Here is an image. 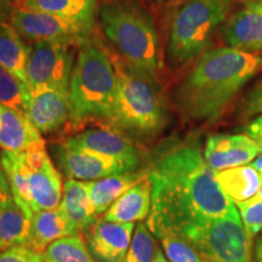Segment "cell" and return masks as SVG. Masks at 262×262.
<instances>
[{"mask_svg": "<svg viewBox=\"0 0 262 262\" xmlns=\"http://www.w3.org/2000/svg\"><path fill=\"white\" fill-rule=\"evenodd\" d=\"M147 175L152 185L147 226L153 235L162 232L179 234L222 217L235 206L222 191L196 141L170 149L147 168Z\"/></svg>", "mask_w": 262, "mask_h": 262, "instance_id": "1", "label": "cell"}, {"mask_svg": "<svg viewBox=\"0 0 262 262\" xmlns=\"http://www.w3.org/2000/svg\"><path fill=\"white\" fill-rule=\"evenodd\" d=\"M262 67V57L229 47L206 50L173 93V103L186 120L211 124Z\"/></svg>", "mask_w": 262, "mask_h": 262, "instance_id": "2", "label": "cell"}, {"mask_svg": "<svg viewBox=\"0 0 262 262\" xmlns=\"http://www.w3.org/2000/svg\"><path fill=\"white\" fill-rule=\"evenodd\" d=\"M117 91L106 122L133 140L159 135L169 120L165 97L156 79L143 77L116 62Z\"/></svg>", "mask_w": 262, "mask_h": 262, "instance_id": "3", "label": "cell"}, {"mask_svg": "<svg viewBox=\"0 0 262 262\" xmlns=\"http://www.w3.org/2000/svg\"><path fill=\"white\" fill-rule=\"evenodd\" d=\"M101 28L124 63L143 77L156 79L159 41L152 18L133 0H108L98 11Z\"/></svg>", "mask_w": 262, "mask_h": 262, "instance_id": "4", "label": "cell"}, {"mask_svg": "<svg viewBox=\"0 0 262 262\" xmlns=\"http://www.w3.org/2000/svg\"><path fill=\"white\" fill-rule=\"evenodd\" d=\"M0 163L14 201L29 217L60 205L63 182L44 140L21 150H2Z\"/></svg>", "mask_w": 262, "mask_h": 262, "instance_id": "5", "label": "cell"}, {"mask_svg": "<svg viewBox=\"0 0 262 262\" xmlns=\"http://www.w3.org/2000/svg\"><path fill=\"white\" fill-rule=\"evenodd\" d=\"M117 91V70L98 42L88 38L78 47L70 81L72 123L106 120Z\"/></svg>", "mask_w": 262, "mask_h": 262, "instance_id": "6", "label": "cell"}, {"mask_svg": "<svg viewBox=\"0 0 262 262\" xmlns=\"http://www.w3.org/2000/svg\"><path fill=\"white\" fill-rule=\"evenodd\" d=\"M233 0H189L176 8L169 29L166 58L180 68L204 54L231 14Z\"/></svg>", "mask_w": 262, "mask_h": 262, "instance_id": "7", "label": "cell"}, {"mask_svg": "<svg viewBox=\"0 0 262 262\" xmlns=\"http://www.w3.org/2000/svg\"><path fill=\"white\" fill-rule=\"evenodd\" d=\"M193 245L204 262H251V245L237 206L222 217L179 233Z\"/></svg>", "mask_w": 262, "mask_h": 262, "instance_id": "8", "label": "cell"}, {"mask_svg": "<svg viewBox=\"0 0 262 262\" xmlns=\"http://www.w3.org/2000/svg\"><path fill=\"white\" fill-rule=\"evenodd\" d=\"M75 45L60 41L33 42L26 63V79L31 90L51 88L70 91L75 63Z\"/></svg>", "mask_w": 262, "mask_h": 262, "instance_id": "9", "label": "cell"}, {"mask_svg": "<svg viewBox=\"0 0 262 262\" xmlns=\"http://www.w3.org/2000/svg\"><path fill=\"white\" fill-rule=\"evenodd\" d=\"M10 25L25 40L60 41L79 47L91 33L70 19L60 16L15 6Z\"/></svg>", "mask_w": 262, "mask_h": 262, "instance_id": "10", "label": "cell"}, {"mask_svg": "<svg viewBox=\"0 0 262 262\" xmlns=\"http://www.w3.org/2000/svg\"><path fill=\"white\" fill-rule=\"evenodd\" d=\"M58 168L68 179L93 181L111 175L136 171L141 168L93 150L61 143L54 147Z\"/></svg>", "mask_w": 262, "mask_h": 262, "instance_id": "11", "label": "cell"}, {"mask_svg": "<svg viewBox=\"0 0 262 262\" xmlns=\"http://www.w3.org/2000/svg\"><path fill=\"white\" fill-rule=\"evenodd\" d=\"M262 150L245 134H212L206 137L203 156L215 171L253 163Z\"/></svg>", "mask_w": 262, "mask_h": 262, "instance_id": "12", "label": "cell"}, {"mask_svg": "<svg viewBox=\"0 0 262 262\" xmlns=\"http://www.w3.org/2000/svg\"><path fill=\"white\" fill-rule=\"evenodd\" d=\"M27 118L40 134L61 130L72 120L70 91L51 88L31 90Z\"/></svg>", "mask_w": 262, "mask_h": 262, "instance_id": "13", "label": "cell"}, {"mask_svg": "<svg viewBox=\"0 0 262 262\" xmlns=\"http://www.w3.org/2000/svg\"><path fill=\"white\" fill-rule=\"evenodd\" d=\"M66 145L78 148L93 150L101 155L124 160L141 168L143 155L142 149L135 140L112 129H89L70 137L64 141Z\"/></svg>", "mask_w": 262, "mask_h": 262, "instance_id": "14", "label": "cell"}, {"mask_svg": "<svg viewBox=\"0 0 262 262\" xmlns=\"http://www.w3.org/2000/svg\"><path fill=\"white\" fill-rule=\"evenodd\" d=\"M135 224L98 219L86 232V245L96 262H122L133 241Z\"/></svg>", "mask_w": 262, "mask_h": 262, "instance_id": "15", "label": "cell"}, {"mask_svg": "<svg viewBox=\"0 0 262 262\" xmlns=\"http://www.w3.org/2000/svg\"><path fill=\"white\" fill-rule=\"evenodd\" d=\"M226 45L248 54L262 52V8L245 3L244 8L229 15L221 28Z\"/></svg>", "mask_w": 262, "mask_h": 262, "instance_id": "16", "label": "cell"}, {"mask_svg": "<svg viewBox=\"0 0 262 262\" xmlns=\"http://www.w3.org/2000/svg\"><path fill=\"white\" fill-rule=\"evenodd\" d=\"M57 208L75 234L89 231L100 217L91 205L88 181L67 179L63 183V192Z\"/></svg>", "mask_w": 262, "mask_h": 262, "instance_id": "17", "label": "cell"}, {"mask_svg": "<svg viewBox=\"0 0 262 262\" xmlns=\"http://www.w3.org/2000/svg\"><path fill=\"white\" fill-rule=\"evenodd\" d=\"M152 208V185L147 175L135 186L123 193L107 209L102 219L112 222H141L148 219Z\"/></svg>", "mask_w": 262, "mask_h": 262, "instance_id": "18", "label": "cell"}, {"mask_svg": "<svg viewBox=\"0 0 262 262\" xmlns=\"http://www.w3.org/2000/svg\"><path fill=\"white\" fill-rule=\"evenodd\" d=\"M146 178L147 169H139L136 171L118 173L88 181L90 202L96 215L101 216L104 214L113 202L117 201L123 193Z\"/></svg>", "mask_w": 262, "mask_h": 262, "instance_id": "19", "label": "cell"}, {"mask_svg": "<svg viewBox=\"0 0 262 262\" xmlns=\"http://www.w3.org/2000/svg\"><path fill=\"white\" fill-rule=\"evenodd\" d=\"M39 141L41 134L27 117L0 103V149L21 150Z\"/></svg>", "mask_w": 262, "mask_h": 262, "instance_id": "20", "label": "cell"}, {"mask_svg": "<svg viewBox=\"0 0 262 262\" xmlns=\"http://www.w3.org/2000/svg\"><path fill=\"white\" fill-rule=\"evenodd\" d=\"M74 234L73 228L58 208L41 210L33 215L31 232L26 247L42 254L55 241Z\"/></svg>", "mask_w": 262, "mask_h": 262, "instance_id": "21", "label": "cell"}, {"mask_svg": "<svg viewBox=\"0 0 262 262\" xmlns=\"http://www.w3.org/2000/svg\"><path fill=\"white\" fill-rule=\"evenodd\" d=\"M215 176L222 191L234 204L254 198L262 181V172L251 165L215 171Z\"/></svg>", "mask_w": 262, "mask_h": 262, "instance_id": "22", "label": "cell"}, {"mask_svg": "<svg viewBox=\"0 0 262 262\" xmlns=\"http://www.w3.org/2000/svg\"><path fill=\"white\" fill-rule=\"evenodd\" d=\"M15 6L60 16L75 22L89 33H93L95 28L97 10L80 4L75 0H18L15 2Z\"/></svg>", "mask_w": 262, "mask_h": 262, "instance_id": "23", "label": "cell"}, {"mask_svg": "<svg viewBox=\"0 0 262 262\" xmlns=\"http://www.w3.org/2000/svg\"><path fill=\"white\" fill-rule=\"evenodd\" d=\"M29 51L31 47L26 44L11 25L0 24V66L17 75L26 84V63Z\"/></svg>", "mask_w": 262, "mask_h": 262, "instance_id": "24", "label": "cell"}, {"mask_svg": "<svg viewBox=\"0 0 262 262\" xmlns=\"http://www.w3.org/2000/svg\"><path fill=\"white\" fill-rule=\"evenodd\" d=\"M32 217L14 199L0 206V245L2 251L15 245H26L31 232Z\"/></svg>", "mask_w": 262, "mask_h": 262, "instance_id": "25", "label": "cell"}, {"mask_svg": "<svg viewBox=\"0 0 262 262\" xmlns=\"http://www.w3.org/2000/svg\"><path fill=\"white\" fill-rule=\"evenodd\" d=\"M44 262H96L81 234L57 239L41 254Z\"/></svg>", "mask_w": 262, "mask_h": 262, "instance_id": "26", "label": "cell"}, {"mask_svg": "<svg viewBox=\"0 0 262 262\" xmlns=\"http://www.w3.org/2000/svg\"><path fill=\"white\" fill-rule=\"evenodd\" d=\"M31 89L17 75L0 66V103L27 117Z\"/></svg>", "mask_w": 262, "mask_h": 262, "instance_id": "27", "label": "cell"}, {"mask_svg": "<svg viewBox=\"0 0 262 262\" xmlns=\"http://www.w3.org/2000/svg\"><path fill=\"white\" fill-rule=\"evenodd\" d=\"M155 235L147 222H139L134 231L133 241L122 262H153L157 251Z\"/></svg>", "mask_w": 262, "mask_h": 262, "instance_id": "28", "label": "cell"}, {"mask_svg": "<svg viewBox=\"0 0 262 262\" xmlns=\"http://www.w3.org/2000/svg\"><path fill=\"white\" fill-rule=\"evenodd\" d=\"M155 237L159 239L163 253L170 262H204L193 245L180 234L162 232Z\"/></svg>", "mask_w": 262, "mask_h": 262, "instance_id": "29", "label": "cell"}, {"mask_svg": "<svg viewBox=\"0 0 262 262\" xmlns=\"http://www.w3.org/2000/svg\"><path fill=\"white\" fill-rule=\"evenodd\" d=\"M250 245L262 232V199H249L235 204Z\"/></svg>", "mask_w": 262, "mask_h": 262, "instance_id": "30", "label": "cell"}, {"mask_svg": "<svg viewBox=\"0 0 262 262\" xmlns=\"http://www.w3.org/2000/svg\"><path fill=\"white\" fill-rule=\"evenodd\" d=\"M262 113V78L245 95L239 106V118L248 119Z\"/></svg>", "mask_w": 262, "mask_h": 262, "instance_id": "31", "label": "cell"}, {"mask_svg": "<svg viewBox=\"0 0 262 262\" xmlns=\"http://www.w3.org/2000/svg\"><path fill=\"white\" fill-rule=\"evenodd\" d=\"M0 262H44L41 254L26 245H15L0 251Z\"/></svg>", "mask_w": 262, "mask_h": 262, "instance_id": "32", "label": "cell"}, {"mask_svg": "<svg viewBox=\"0 0 262 262\" xmlns=\"http://www.w3.org/2000/svg\"><path fill=\"white\" fill-rule=\"evenodd\" d=\"M245 135L257 143L262 150V113L254 117L244 127Z\"/></svg>", "mask_w": 262, "mask_h": 262, "instance_id": "33", "label": "cell"}, {"mask_svg": "<svg viewBox=\"0 0 262 262\" xmlns=\"http://www.w3.org/2000/svg\"><path fill=\"white\" fill-rule=\"evenodd\" d=\"M12 199H14V196H12L11 189H10L9 181L8 179H6L2 163H0V206L6 205L9 202H11Z\"/></svg>", "mask_w": 262, "mask_h": 262, "instance_id": "34", "label": "cell"}, {"mask_svg": "<svg viewBox=\"0 0 262 262\" xmlns=\"http://www.w3.org/2000/svg\"><path fill=\"white\" fill-rule=\"evenodd\" d=\"M14 10L15 3L11 0H0V24H10Z\"/></svg>", "mask_w": 262, "mask_h": 262, "instance_id": "35", "label": "cell"}, {"mask_svg": "<svg viewBox=\"0 0 262 262\" xmlns=\"http://www.w3.org/2000/svg\"><path fill=\"white\" fill-rule=\"evenodd\" d=\"M254 261L255 262H262V235L258 237L255 242V249H254Z\"/></svg>", "mask_w": 262, "mask_h": 262, "instance_id": "36", "label": "cell"}, {"mask_svg": "<svg viewBox=\"0 0 262 262\" xmlns=\"http://www.w3.org/2000/svg\"><path fill=\"white\" fill-rule=\"evenodd\" d=\"M153 262H170V261L165 257V255H164L162 249L157 248L156 256H155V260H153Z\"/></svg>", "mask_w": 262, "mask_h": 262, "instance_id": "37", "label": "cell"}, {"mask_svg": "<svg viewBox=\"0 0 262 262\" xmlns=\"http://www.w3.org/2000/svg\"><path fill=\"white\" fill-rule=\"evenodd\" d=\"M75 2H78V3H80V4H84V5L89 6V8L94 9V10H97L98 0H75Z\"/></svg>", "mask_w": 262, "mask_h": 262, "instance_id": "38", "label": "cell"}, {"mask_svg": "<svg viewBox=\"0 0 262 262\" xmlns=\"http://www.w3.org/2000/svg\"><path fill=\"white\" fill-rule=\"evenodd\" d=\"M250 165L253 166L254 169H256L258 172H262V155L258 156L253 163H250Z\"/></svg>", "mask_w": 262, "mask_h": 262, "instance_id": "39", "label": "cell"}, {"mask_svg": "<svg viewBox=\"0 0 262 262\" xmlns=\"http://www.w3.org/2000/svg\"><path fill=\"white\" fill-rule=\"evenodd\" d=\"M189 2V0H169V6H171V8L176 9L179 8V6H181L185 4V3Z\"/></svg>", "mask_w": 262, "mask_h": 262, "instance_id": "40", "label": "cell"}, {"mask_svg": "<svg viewBox=\"0 0 262 262\" xmlns=\"http://www.w3.org/2000/svg\"><path fill=\"white\" fill-rule=\"evenodd\" d=\"M251 199H262V181H261V186H260V189H258L257 194L255 195L254 198H251Z\"/></svg>", "mask_w": 262, "mask_h": 262, "instance_id": "41", "label": "cell"}, {"mask_svg": "<svg viewBox=\"0 0 262 262\" xmlns=\"http://www.w3.org/2000/svg\"><path fill=\"white\" fill-rule=\"evenodd\" d=\"M248 3H251V4H255L257 6H260V8H262V0H249Z\"/></svg>", "mask_w": 262, "mask_h": 262, "instance_id": "42", "label": "cell"}, {"mask_svg": "<svg viewBox=\"0 0 262 262\" xmlns=\"http://www.w3.org/2000/svg\"><path fill=\"white\" fill-rule=\"evenodd\" d=\"M233 2H242V3H244V4H245V3H248L249 0H233Z\"/></svg>", "mask_w": 262, "mask_h": 262, "instance_id": "43", "label": "cell"}, {"mask_svg": "<svg viewBox=\"0 0 262 262\" xmlns=\"http://www.w3.org/2000/svg\"><path fill=\"white\" fill-rule=\"evenodd\" d=\"M156 2H158V3H163L164 0H156Z\"/></svg>", "mask_w": 262, "mask_h": 262, "instance_id": "44", "label": "cell"}, {"mask_svg": "<svg viewBox=\"0 0 262 262\" xmlns=\"http://www.w3.org/2000/svg\"><path fill=\"white\" fill-rule=\"evenodd\" d=\"M0 251H2V245H0Z\"/></svg>", "mask_w": 262, "mask_h": 262, "instance_id": "45", "label": "cell"}, {"mask_svg": "<svg viewBox=\"0 0 262 262\" xmlns=\"http://www.w3.org/2000/svg\"><path fill=\"white\" fill-rule=\"evenodd\" d=\"M16 2H18V0H16Z\"/></svg>", "mask_w": 262, "mask_h": 262, "instance_id": "46", "label": "cell"}]
</instances>
